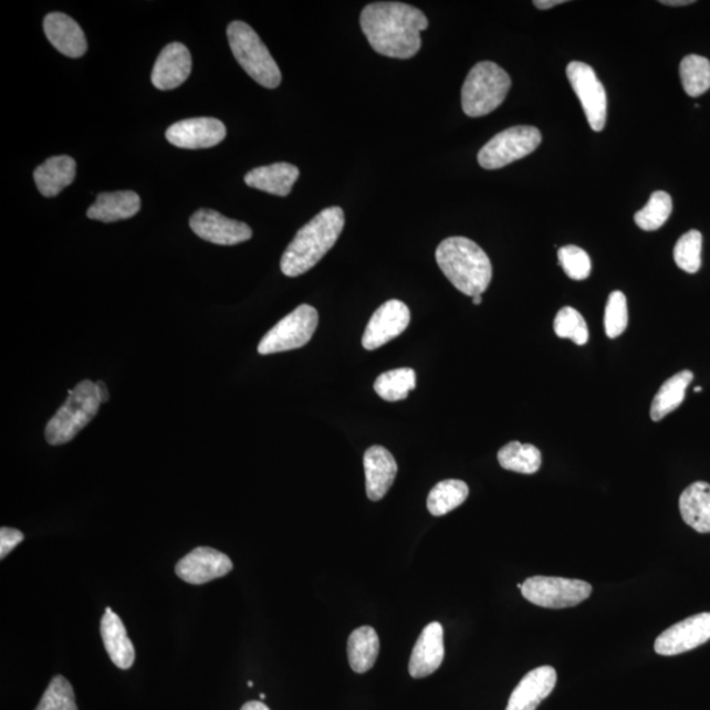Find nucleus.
I'll return each mask as SVG.
<instances>
[{
	"instance_id": "1",
	"label": "nucleus",
	"mask_w": 710,
	"mask_h": 710,
	"mask_svg": "<svg viewBox=\"0 0 710 710\" xmlns=\"http://www.w3.org/2000/svg\"><path fill=\"white\" fill-rule=\"evenodd\" d=\"M426 13L399 2H377L361 13V28L375 52L408 60L420 52L421 32L428 30Z\"/></svg>"
},
{
	"instance_id": "2",
	"label": "nucleus",
	"mask_w": 710,
	"mask_h": 710,
	"mask_svg": "<svg viewBox=\"0 0 710 710\" xmlns=\"http://www.w3.org/2000/svg\"><path fill=\"white\" fill-rule=\"evenodd\" d=\"M343 208L330 207L305 225L291 241L282 255L281 270L285 276L295 278L307 273L323 260L344 231Z\"/></svg>"
},
{
	"instance_id": "3",
	"label": "nucleus",
	"mask_w": 710,
	"mask_h": 710,
	"mask_svg": "<svg viewBox=\"0 0 710 710\" xmlns=\"http://www.w3.org/2000/svg\"><path fill=\"white\" fill-rule=\"evenodd\" d=\"M445 276L468 296L482 295L492 280V264L484 250L466 237H449L436 250Z\"/></svg>"
},
{
	"instance_id": "4",
	"label": "nucleus",
	"mask_w": 710,
	"mask_h": 710,
	"mask_svg": "<svg viewBox=\"0 0 710 710\" xmlns=\"http://www.w3.org/2000/svg\"><path fill=\"white\" fill-rule=\"evenodd\" d=\"M102 400L96 391V383L83 380L71 391L59 413L48 422L45 438L53 447L71 442L83 428H86L100 413Z\"/></svg>"
},
{
	"instance_id": "5",
	"label": "nucleus",
	"mask_w": 710,
	"mask_h": 710,
	"mask_svg": "<svg viewBox=\"0 0 710 710\" xmlns=\"http://www.w3.org/2000/svg\"><path fill=\"white\" fill-rule=\"evenodd\" d=\"M512 86L510 74L495 62L473 66L462 87V108L470 117L485 116L503 104Z\"/></svg>"
},
{
	"instance_id": "6",
	"label": "nucleus",
	"mask_w": 710,
	"mask_h": 710,
	"mask_svg": "<svg viewBox=\"0 0 710 710\" xmlns=\"http://www.w3.org/2000/svg\"><path fill=\"white\" fill-rule=\"evenodd\" d=\"M227 34L234 59L243 71L263 87L276 88L281 85V69L252 27L233 22L229 24Z\"/></svg>"
},
{
	"instance_id": "7",
	"label": "nucleus",
	"mask_w": 710,
	"mask_h": 710,
	"mask_svg": "<svg viewBox=\"0 0 710 710\" xmlns=\"http://www.w3.org/2000/svg\"><path fill=\"white\" fill-rule=\"evenodd\" d=\"M541 132L529 125L508 128L491 138L478 155V163L483 169L497 170L524 158L539 148Z\"/></svg>"
},
{
	"instance_id": "8",
	"label": "nucleus",
	"mask_w": 710,
	"mask_h": 710,
	"mask_svg": "<svg viewBox=\"0 0 710 710\" xmlns=\"http://www.w3.org/2000/svg\"><path fill=\"white\" fill-rule=\"evenodd\" d=\"M521 594L539 607L562 609L587 601L592 586L587 582L567 577L532 576L522 584Z\"/></svg>"
},
{
	"instance_id": "9",
	"label": "nucleus",
	"mask_w": 710,
	"mask_h": 710,
	"mask_svg": "<svg viewBox=\"0 0 710 710\" xmlns=\"http://www.w3.org/2000/svg\"><path fill=\"white\" fill-rule=\"evenodd\" d=\"M319 313L312 305L302 304L290 315L283 317L274 328L264 334L259 345V353L269 355L299 349L307 345L315 334Z\"/></svg>"
},
{
	"instance_id": "10",
	"label": "nucleus",
	"mask_w": 710,
	"mask_h": 710,
	"mask_svg": "<svg viewBox=\"0 0 710 710\" xmlns=\"http://www.w3.org/2000/svg\"><path fill=\"white\" fill-rule=\"evenodd\" d=\"M571 87L582 103L591 128L601 132L607 123L608 100L601 80L589 65L573 61L566 69Z\"/></svg>"
},
{
	"instance_id": "11",
	"label": "nucleus",
	"mask_w": 710,
	"mask_h": 710,
	"mask_svg": "<svg viewBox=\"0 0 710 710\" xmlns=\"http://www.w3.org/2000/svg\"><path fill=\"white\" fill-rule=\"evenodd\" d=\"M710 639V614L688 617L660 635L654 650L659 656L672 657L691 651Z\"/></svg>"
},
{
	"instance_id": "12",
	"label": "nucleus",
	"mask_w": 710,
	"mask_h": 710,
	"mask_svg": "<svg viewBox=\"0 0 710 710\" xmlns=\"http://www.w3.org/2000/svg\"><path fill=\"white\" fill-rule=\"evenodd\" d=\"M192 232L216 246L232 247L252 239V229L246 222L226 218L218 211L201 208L190 219Z\"/></svg>"
},
{
	"instance_id": "13",
	"label": "nucleus",
	"mask_w": 710,
	"mask_h": 710,
	"mask_svg": "<svg viewBox=\"0 0 710 710\" xmlns=\"http://www.w3.org/2000/svg\"><path fill=\"white\" fill-rule=\"evenodd\" d=\"M410 312L407 304L400 301H388L374 312L368 322L362 345L366 351H375L389 341L399 337L408 328Z\"/></svg>"
},
{
	"instance_id": "14",
	"label": "nucleus",
	"mask_w": 710,
	"mask_h": 710,
	"mask_svg": "<svg viewBox=\"0 0 710 710\" xmlns=\"http://www.w3.org/2000/svg\"><path fill=\"white\" fill-rule=\"evenodd\" d=\"M226 137V125L213 117L186 118L166 130L167 142L182 149L212 148Z\"/></svg>"
},
{
	"instance_id": "15",
	"label": "nucleus",
	"mask_w": 710,
	"mask_h": 710,
	"mask_svg": "<svg viewBox=\"0 0 710 710\" xmlns=\"http://www.w3.org/2000/svg\"><path fill=\"white\" fill-rule=\"evenodd\" d=\"M233 570L231 558L219 550L201 546L194 549L177 563L176 574L190 584H205L226 576Z\"/></svg>"
},
{
	"instance_id": "16",
	"label": "nucleus",
	"mask_w": 710,
	"mask_h": 710,
	"mask_svg": "<svg viewBox=\"0 0 710 710\" xmlns=\"http://www.w3.org/2000/svg\"><path fill=\"white\" fill-rule=\"evenodd\" d=\"M192 60L189 49L180 43H171L163 49L152 72V83L167 92L184 85L189 79Z\"/></svg>"
},
{
	"instance_id": "17",
	"label": "nucleus",
	"mask_w": 710,
	"mask_h": 710,
	"mask_svg": "<svg viewBox=\"0 0 710 710\" xmlns=\"http://www.w3.org/2000/svg\"><path fill=\"white\" fill-rule=\"evenodd\" d=\"M445 658L443 628L440 623H430L424 628L409 659V675L422 679L436 672Z\"/></svg>"
},
{
	"instance_id": "18",
	"label": "nucleus",
	"mask_w": 710,
	"mask_h": 710,
	"mask_svg": "<svg viewBox=\"0 0 710 710\" xmlns=\"http://www.w3.org/2000/svg\"><path fill=\"white\" fill-rule=\"evenodd\" d=\"M556 671L553 667L534 668L521 679L513 689L505 710H535L549 698L556 686Z\"/></svg>"
},
{
	"instance_id": "19",
	"label": "nucleus",
	"mask_w": 710,
	"mask_h": 710,
	"mask_svg": "<svg viewBox=\"0 0 710 710\" xmlns=\"http://www.w3.org/2000/svg\"><path fill=\"white\" fill-rule=\"evenodd\" d=\"M367 498L379 501L387 495L398 476V463L387 449L372 447L364 457Z\"/></svg>"
},
{
	"instance_id": "20",
	"label": "nucleus",
	"mask_w": 710,
	"mask_h": 710,
	"mask_svg": "<svg viewBox=\"0 0 710 710\" xmlns=\"http://www.w3.org/2000/svg\"><path fill=\"white\" fill-rule=\"evenodd\" d=\"M44 32L51 44L67 58L80 59L87 51L82 28L65 13L53 12L44 19Z\"/></svg>"
},
{
	"instance_id": "21",
	"label": "nucleus",
	"mask_w": 710,
	"mask_h": 710,
	"mask_svg": "<svg viewBox=\"0 0 710 710\" xmlns=\"http://www.w3.org/2000/svg\"><path fill=\"white\" fill-rule=\"evenodd\" d=\"M104 647L114 665L122 670H128L135 664V647L128 637L127 629L113 609L107 608L101 624Z\"/></svg>"
},
{
	"instance_id": "22",
	"label": "nucleus",
	"mask_w": 710,
	"mask_h": 710,
	"mask_svg": "<svg viewBox=\"0 0 710 710\" xmlns=\"http://www.w3.org/2000/svg\"><path fill=\"white\" fill-rule=\"evenodd\" d=\"M299 176H301V171L296 166L280 163L250 170L246 176V184L253 189L276 195V197H288Z\"/></svg>"
},
{
	"instance_id": "23",
	"label": "nucleus",
	"mask_w": 710,
	"mask_h": 710,
	"mask_svg": "<svg viewBox=\"0 0 710 710\" xmlns=\"http://www.w3.org/2000/svg\"><path fill=\"white\" fill-rule=\"evenodd\" d=\"M142 208V199L134 191L103 192L90 206L87 218L102 222H115L134 218Z\"/></svg>"
},
{
	"instance_id": "24",
	"label": "nucleus",
	"mask_w": 710,
	"mask_h": 710,
	"mask_svg": "<svg viewBox=\"0 0 710 710\" xmlns=\"http://www.w3.org/2000/svg\"><path fill=\"white\" fill-rule=\"evenodd\" d=\"M75 173L76 164L72 157L55 156L40 165L33 177L39 191L45 198H53L73 184Z\"/></svg>"
},
{
	"instance_id": "25",
	"label": "nucleus",
	"mask_w": 710,
	"mask_h": 710,
	"mask_svg": "<svg viewBox=\"0 0 710 710\" xmlns=\"http://www.w3.org/2000/svg\"><path fill=\"white\" fill-rule=\"evenodd\" d=\"M681 518L699 533H710V484L695 482L679 499Z\"/></svg>"
},
{
	"instance_id": "26",
	"label": "nucleus",
	"mask_w": 710,
	"mask_h": 710,
	"mask_svg": "<svg viewBox=\"0 0 710 710\" xmlns=\"http://www.w3.org/2000/svg\"><path fill=\"white\" fill-rule=\"evenodd\" d=\"M380 649L378 633L372 626H361L347 640V658L357 674L370 671L377 662Z\"/></svg>"
},
{
	"instance_id": "27",
	"label": "nucleus",
	"mask_w": 710,
	"mask_h": 710,
	"mask_svg": "<svg viewBox=\"0 0 710 710\" xmlns=\"http://www.w3.org/2000/svg\"><path fill=\"white\" fill-rule=\"evenodd\" d=\"M692 380L693 373L689 370L680 372L667 379L651 403V420H664L667 415L678 409L680 404L685 401L686 389L691 385Z\"/></svg>"
},
{
	"instance_id": "28",
	"label": "nucleus",
	"mask_w": 710,
	"mask_h": 710,
	"mask_svg": "<svg viewBox=\"0 0 710 710\" xmlns=\"http://www.w3.org/2000/svg\"><path fill=\"white\" fill-rule=\"evenodd\" d=\"M469 485L462 480L448 479L431 489L427 507L430 514L436 518L445 516L456 508L461 507L469 498Z\"/></svg>"
},
{
	"instance_id": "29",
	"label": "nucleus",
	"mask_w": 710,
	"mask_h": 710,
	"mask_svg": "<svg viewBox=\"0 0 710 710\" xmlns=\"http://www.w3.org/2000/svg\"><path fill=\"white\" fill-rule=\"evenodd\" d=\"M498 461L501 468L508 471L531 476L540 470L542 456L533 445L513 441L499 450Z\"/></svg>"
},
{
	"instance_id": "30",
	"label": "nucleus",
	"mask_w": 710,
	"mask_h": 710,
	"mask_svg": "<svg viewBox=\"0 0 710 710\" xmlns=\"http://www.w3.org/2000/svg\"><path fill=\"white\" fill-rule=\"evenodd\" d=\"M416 388V373L413 368L404 367L383 373L374 383L375 393L387 401H399L408 398Z\"/></svg>"
},
{
	"instance_id": "31",
	"label": "nucleus",
	"mask_w": 710,
	"mask_h": 710,
	"mask_svg": "<svg viewBox=\"0 0 710 710\" xmlns=\"http://www.w3.org/2000/svg\"><path fill=\"white\" fill-rule=\"evenodd\" d=\"M680 79L689 96L706 94L710 88V61L701 55H687L680 62Z\"/></svg>"
},
{
	"instance_id": "32",
	"label": "nucleus",
	"mask_w": 710,
	"mask_h": 710,
	"mask_svg": "<svg viewBox=\"0 0 710 710\" xmlns=\"http://www.w3.org/2000/svg\"><path fill=\"white\" fill-rule=\"evenodd\" d=\"M672 213V199L665 191H656L651 195L647 205L635 216L636 225L644 231H658L666 225Z\"/></svg>"
},
{
	"instance_id": "33",
	"label": "nucleus",
	"mask_w": 710,
	"mask_h": 710,
	"mask_svg": "<svg viewBox=\"0 0 710 710\" xmlns=\"http://www.w3.org/2000/svg\"><path fill=\"white\" fill-rule=\"evenodd\" d=\"M702 234L699 231L687 232L681 236L674 249V259L679 269L686 273L695 274L701 268Z\"/></svg>"
},
{
	"instance_id": "34",
	"label": "nucleus",
	"mask_w": 710,
	"mask_h": 710,
	"mask_svg": "<svg viewBox=\"0 0 710 710\" xmlns=\"http://www.w3.org/2000/svg\"><path fill=\"white\" fill-rule=\"evenodd\" d=\"M556 336L574 341L576 345L588 343L589 332L586 320L573 307H565L554 320Z\"/></svg>"
},
{
	"instance_id": "35",
	"label": "nucleus",
	"mask_w": 710,
	"mask_h": 710,
	"mask_svg": "<svg viewBox=\"0 0 710 710\" xmlns=\"http://www.w3.org/2000/svg\"><path fill=\"white\" fill-rule=\"evenodd\" d=\"M36 710H79L74 689L69 680L61 675L53 678Z\"/></svg>"
},
{
	"instance_id": "36",
	"label": "nucleus",
	"mask_w": 710,
	"mask_h": 710,
	"mask_svg": "<svg viewBox=\"0 0 710 710\" xmlns=\"http://www.w3.org/2000/svg\"><path fill=\"white\" fill-rule=\"evenodd\" d=\"M628 323L629 313L626 296L622 291H614L609 295L607 309H605V333L609 338H617L628 328Z\"/></svg>"
},
{
	"instance_id": "37",
	"label": "nucleus",
	"mask_w": 710,
	"mask_h": 710,
	"mask_svg": "<svg viewBox=\"0 0 710 710\" xmlns=\"http://www.w3.org/2000/svg\"><path fill=\"white\" fill-rule=\"evenodd\" d=\"M558 261L571 280L584 281L591 275L589 255L580 247L568 246L561 248Z\"/></svg>"
},
{
	"instance_id": "38",
	"label": "nucleus",
	"mask_w": 710,
	"mask_h": 710,
	"mask_svg": "<svg viewBox=\"0 0 710 710\" xmlns=\"http://www.w3.org/2000/svg\"><path fill=\"white\" fill-rule=\"evenodd\" d=\"M23 541L24 534L18 529L7 526L0 529V558L4 560Z\"/></svg>"
},
{
	"instance_id": "39",
	"label": "nucleus",
	"mask_w": 710,
	"mask_h": 710,
	"mask_svg": "<svg viewBox=\"0 0 710 710\" xmlns=\"http://www.w3.org/2000/svg\"><path fill=\"white\" fill-rule=\"evenodd\" d=\"M563 3H566L565 0H535L534 6L540 10H550Z\"/></svg>"
},
{
	"instance_id": "40",
	"label": "nucleus",
	"mask_w": 710,
	"mask_h": 710,
	"mask_svg": "<svg viewBox=\"0 0 710 710\" xmlns=\"http://www.w3.org/2000/svg\"><path fill=\"white\" fill-rule=\"evenodd\" d=\"M96 391H97V395H100V398H101L102 403L108 401L109 394H108V389H107L106 383L96 382Z\"/></svg>"
},
{
	"instance_id": "41",
	"label": "nucleus",
	"mask_w": 710,
	"mask_h": 710,
	"mask_svg": "<svg viewBox=\"0 0 710 710\" xmlns=\"http://www.w3.org/2000/svg\"><path fill=\"white\" fill-rule=\"evenodd\" d=\"M241 710H270L268 706H264L261 701H249L247 704H243Z\"/></svg>"
},
{
	"instance_id": "42",
	"label": "nucleus",
	"mask_w": 710,
	"mask_h": 710,
	"mask_svg": "<svg viewBox=\"0 0 710 710\" xmlns=\"http://www.w3.org/2000/svg\"><path fill=\"white\" fill-rule=\"evenodd\" d=\"M666 6H674V7H679V6H688L695 3L693 0H662L660 2Z\"/></svg>"
},
{
	"instance_id": "43",
	"label": "nucleus",
	"mask_w": 710,
	"mask_h": 710,
	"mask_svg": "<svg viewBox=\"0 0 710 710\" xmlns=\"http://www.w3.org/2000/svg\"><path fill=\"white\" fill-rule=\"evenodd\" d=\"M472 303L476 305L482 304V295L473 296Z\"/></svg>"
},
{
	"instance_id": "44",
	"label": "nucleus",
	"mask_w": 710,
	"mask_h": 710,
	"mask_svg": "<svg viewBox=\"0 0 710 710\" xmlns=\"http://www.w3.org/2000/svg\"><path fill=\"white\" fill-rule=\"evenodd\" d=\"M701 391H702V388H701V387H696V388H695V393H701Z\"/></svg>"
},
{
	"instance_id": "45",
	"label": "nucleus",
	"mask_w": 710,
	"mask_h": 710,
	"mask_svg": "<svg viewBox=\"0 0 710 710\" xmlns=\"http://www.w3.org/2000/svg\"><path fill=\"white\" fill-rule=\"evenodd\" d=\"M248 686H249L250 688H252V687H253V681H249Z\"/></svg>"
},
{
	"instance_id": "46",
	"label": "nucleus",
	"mask_w": 710,
	"mask_h": 710,
	"mask_svg": "<svg viewBox=\"0 0 710 710\" xmlns=\"http://www.w3.org/2000/svg\"><path fill=\"white\" fill-rule=\"evenodd\" d=\"M264 699H267V696H264V695L262 693V695H261V700H264Z\"/></svg>"
}]
</instances>
